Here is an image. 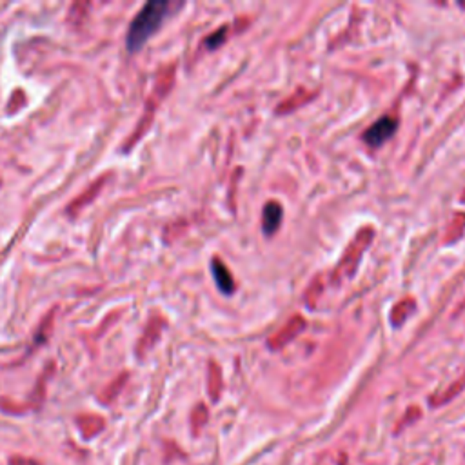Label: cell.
<instances>
[{
  "label": "cell",
  "mask_w": 465,
  "mask_h": 465,
  "mask_svg": "<svg viewBox=\"0 0 465 465\" xmlns=\"http://www.w3.org/2000/svg\"><path fill=\"white\" fill-rule=\"evenodd\" d=\"M167 9H169L167 2H164V0H153V2H148V4L138 11V15L133 18L131 26H129V31H127V50H141L142 45L145 44V41L160 27V24H162V20L167 15Z\"/></svg>",
  "instance_id": "obj_1"
},
{
  "label": "cell",
  "mask_w": 465,
  "mask_h": 465,
  "mask_svg": "<svg viewBox=\"0 0 465 465\" xmlns=\"http://www.w3.org/2000/svg\"><path fill=\"white\" fill-rule=\"evenodd\" d=\"M175 69H176L175 64H169V66H166V68H162L160 71H158L153 91H151L150 99H148V104H145V108L148 109H145L144 118H142L141 124L136 126L135 133L129 136V141L126 142V150L133 148V144H135V142L138 141L142 135H144L145 129L150 127L151 120H153L155 109H157V106L160 104V100H162L164 96L169 93V90H171V86H173V82H175Z\"/></svg>",
  "instance_id": "obj_2"
},
{
  "label": "cell",
  "mask_w": 465,
  "mask_h": 465,
  "mask_svg": "<svg viewBox=\"0 0 465 465\" xmlns=\"http://www.w3.org/2000/svg\"><path fill=\"white\" fill-rule=\"evenodd\" d=\"M373 238H375V229H373V227H364L360 233H357V236L351 240V244L345 249L343 257L340 258L336 269L333 271V280L336 282V284L352 278V275L357 273L362 257L366 253L367 245L373 242Z\"/></svg>",
  "instance_id": "obj_3"
},
{
  "label": "cell",
  "mask_w": 465,
  "mask_h": 465,
  "mask_svg": "<svg viewBox=\"0 0 465 465\" xmlns=\"http://www.w3.org/2000/svg\"><path fill=\"white\" fill-rule=\"evenodd\" d=\"M398 120L393 117H382L380 120H376L373 126L364 133V141L367 142L373 148H378L380 144H384L387 138L393 136V133L396 131Z\"/></svg>",
  "instance_id": "obj_4"
},
{
  "label": "cell",
  "mask_w": 465,
  "mask_h": 465,
  "mask_svg": "<svg viewBox=\"0 0 465 465\" xmlns=\"http://www.w3.org/2000/svg\"><path fill=\"white\" fill-rule=\"evenodd\" d=\"M303 327H306V320H303L302 316H293V318H291V320L287 322V324H285L267 343H269L273 349L282 348L285 343H289L291 340L303 329Z\"/></svg>",
  "instance_id": "obj_5"
},
{
  "label": "cell",
  "mask_w": 465,
  "mask_h": 465,
  "mask_svg": "<svg viewBox=\"0 0 465 465\" xmlns=\"http://www.w3.org/2000/svg\"><path fill=\"white\" fill-rule=\"evenodd\" d=\"M162 327H164V318H158V316H153L150 320V324H148V327H145L144 331V336H142V340L138 342V355H144V352L150 351L151 348L155 345V342H157L158 338H160V333H162Z\"/></svg>",
  "instance_id": "obj_6"
},
{
  "label": "cell",
  "mask_w": 465,
  "mask_h": 465,
  "mask_svg": "<svg viewBox=\"0 0 465 465\" xmlns=\"http://www.w3.org/2000/svg\"><path fill=\"white\" fill-rule=\"evenodd\" d=\"M211 271L222 293L231 294L235 291V280H233V276H231V271L226 267V264H222V260H218V258L213 260Z\"/></svg>",
  "instance_id": "obj_7"
},
{
  "label": "cell",
  "mask_w": 465,
  "mask_h": 465,
  "mask_svg": "<svg viewBox=\"0 0 465 465\" xmlns=\"http://www.w3.org/2000/svg\"><path fill=\"white\" fill-rule=\"evenodd\" d=\"M262 224H264V231H266L267 235H273L278 226H280L282 222V206L278 202H267L266 208H264V215H262Z\"/></svg>",
  "instance_id": "obj_8"
},
{
  "label": "cell",
  "mask_w": 465,
  "mask_h": 465,
  "mask_svg": "<svg viewBox=\"0 0 465 465\" xmlns=\"http://www.w3.org/2000/svg\"><path fill=\"white\" fill-rule=\"evenodd\" d=\"M77 424L82 431V436L84 438H93L100 431L104 429V418H100L96 415H82L77 418Z\"/></svg>",
  "instance_id": "obj_9"
},
{
  "label": "cell",
  "mask_w": 465,
  "mask_h": 465,
  "mask_svg": "<svg viewBox=\"0 0 465 465\" xmlns=\"http://www.w3.org/2000/svg\"><path fill=\"white\" fill-rule=\"evenodd\" d=\"M106 182H108V176H104V178H99V180H96L95 184H91L90 189L84 191V193H82L80 196H78V199L75 200V202H71V206H69V208H68V211L69 213H78V211H80V209L84 208V206H86L87 202H91V200L95 199L96 194L100 193V189L104 187Z\"/></svg>",
  "instance_id": "obj_10"
},
{
  "label": "cell",
  "mask_w": 465,
  "mask_h": 465,
  "mask_svg": "<svg viewBox=\"0 0 465 465\" xmlns=\"http://www.w3.org/2000/svg\"><path fill=\"white\" fill-rule=\"evenodd\" d=\"M464 389H465V375L462 376V378H458L452 385H449L445 391H442V393H438V394H434V396L431 398V403H433V406H442V403L451 402L452 398L457 396V394H460Z\"/></svg>",
  "instance_id": "obj_11"
},
{
  "label": "cell",
  "mask_w": 465,
  "mask_h": 465,
  "mask_svg": "<svg viewBox=\"0 0 465 465\" xmlns=\"http://www.w3.org/2000/svg\"><path fill=\"white\" fill-rule=\"evenodd\" d=\"M126 378H127L126 375H120L117 380H113V382H111V384H109L108 387L104 389V393L100 394V402H104V403H111V402H113L115 398H117L118 394H120V391H122V389H124V384H126Z\"/></svg>",
  "instance_id": "obj_12"
},
{
  "label": "cell",
  "mask_w": 465,
  "mask_h": 465,
  "mask_svg": "<svg viewBox=\"0 0 465 465\" xmlns=\"http://www.w3.org/2000/svg\"><path fill=\"white\" fill-rule=\"evenodd\" d=\"M415 309V300L413 299H406L402 300V302H398L396 306H394L393 313H391V318H393V324L398 325L402 324L403 320H406L407 316H409V313Z\"/></svg>",
  "instance_id": "obj_13"
},
{
  "label": "cell",
  "mask_w": 465,
  "mask_h": 465,
  "mask_svg": "<svg viewBox=\"0 0 465 465\" xmlns=\"http://www.w3.org/2000/svg\"><path fill=\"white\" fill-rule=\"evenodd\" d=\"M222 389V378H220V369L215 362L209 364V394H211L215 400L218 398Z\"/></svg>",
  "instance_id": "obj_14"
},
{
  "label": "cell",
  "mask_w": 465,
  "mask_h": 465,
  "mask_svg": "<svg viewBox=\"0 0 465 465\" xmlns=\"http://www.w3.org/2000/svg\"><path fill=\"white\" fill-rule=\"evenodd\" d=\"M227 36V27H220L217 33H213L211 36H208L206 38V48H209V50H215V48H218L220 44H224V41H226Z\"/></svg>",
  "instance_id": "obj_15"
},
{
  "label": "cell",
  "mask_w": 465,
  "mask_h": 465,
  "mask_svg": "<svg viewBox=\"0 0 465 465\" xmlns=\"http://www.w3.org/2000/svg\"><path fill=\"white\" fill-rule=\"evenodd\" d=\"M206 420H208V411H206V407H203V406H199L193 413V427H194V429H199L200 425H202Z\"/></svg>",
  "instance_id": "obj_16"
},
{
  "label": "cell",
  "mask_w": 465,
  "mask_h": 465,
  "mask_svg": "<svg viewBox=\"0 0 465 465\" xmlns=\"http://www.w3.org/2000/svg\"><path fill=\"white\" fill-rule=\"evenodd\" d=\"M9 465H41L33 458H26V457H11L9 458Z\"/></svg>",
  "instance_id": "obj_17"
}]
</instances>
